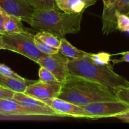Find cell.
I'll use <instances>...</instances> for the list:
<instances>
[{
    "label": "cell",
    "instance_id": "6da1fadb",
    "mask_svg": "<svg viewBox=\"0 0 129 129\" xmlns=\"http://www.w3.org/2000/svg\"><path fill=\"white\" fill-rule=\"evenodd\" d=\"M58 98L79 106L118 100L115 94L103 84L70 74L62 83Z\"/></svg>",
    "mask_w": 129,
    "mask_h": 129
},
{
    "label": "cell",
    "instance_id": "7a4b0ae2",
    "mask_svg": "<svg viewBox=\"0 0 129 129\" xmlns=\"http://www.w3.org/2000/svg\"><path fill=\"white\" fill-rule=\"evenodd\" d=\"M83 12L70 15L54 9L35 10L29 25L35 30L48 31L62 39L80 31Z\"/></svg>",
    "mask_w": 129,
    "mask_h": 129
},
{
    "label": "cell",
    "instance_id": "3957f363",
    "mask_svg": "<svg viewBox=\"0 0 129 129\" xmlns=\"http://www.w3.org/2000/svg\"><path fill=\"white\" fill-rule=\"evenodd\" d=\"M68 69L69 74L100 83L113 93L116 87L126 86L127 79L117 74L110 64L98 65L91 60L89 55L81 59L69 60Z\"/></svg>",
    "mask_w": 129,
    "mask_h": 129
},
{
    "label": "cell",
    "instance_id": "277c9868",
    "mask_svg": "<svg viewBox=\"0 0 129 129\" xmlns=\"http://www.w3.org/2000/svg\"><path fill=\"white\" fill-rule=\"evenodd\" d=\"M1 35L4 50L21 54L35 63L45 55L37 49L34 42V35L28 31Z\"/></svg>",
    "mask_w": 129,
    "mask_h": 129
},
{
    "label": "cell",
    "instance_id": "5b68a950",
    "mask_svg": "<svg viewBox=\"0 0 129 129\" xmlns=\"http://www.w3.org/2000/svg\"><path fill=\"white\" fill-rule=\"evenodd\" d=\"M80 107L85 110L91 120L115 117L129 110V105L118 100L96 102Z\"/></svg>",
    "mask_w": 129,
    "mask_h": 129
},
{
    "label": "cell",
    "instance_id": "8992f818",
    "mask_svg": "<svg viewBox=\"0 0 129 129\" xmlns=\"http://www.w3.org/2000/svg\"><path fill=\"white\" fill-rule=\"evenodd\" d=\"M119 14L129 15V0H115L107 7H103L102 14V32L108 35L116 31L117 16Z\"/></svg>",
    "mask_w": 129,
    "mask_h": 129
},
{
    "label": "cell",
    "instance_id": "52a82bcc",
    "mask_svg": "<svg viewBox=\"0 0 129 129\" xmlns=\"http://www.w3.org/2000/svg\"><path fill=\"white\" fill-rule=\"evenodd\" d=\"M69 59L59 52L53 54H45L39 59L37 64L50 71L57 81L63 83L69 74L68 62Z\"/></svg>",
    "mask_w": 129,
    "mask_h": 129
},
{
    "label": "cell",
    "instance_id": "ba28073f",
    "mask_svg": "<svg viewBox=\"0 0 129 129\" xmlns=\"http://www.w3.org/2000/svg\"><path fill=\"white\" fill-rule=\"evenodd\" d=\"M13 98L28 109L34 115L62 117L42 100L30 96L24 93L15 92Z\"/></svg>",
    "mask_w": 129,
    "mask_h": 129
},
{
    "label": "cell",
    "instance_id": "9c48e42d",
    "mask_svg": "<svg viewBox=\"0 0 129 129\" xmlns=\"http://www.w3.org/2000/svg\"><path fill=\"white\" fill-rule=\"evenodd\" d=\"M43 102L59 113L62 117H71L90 119L91 117L81 107L59 98L42 100Z\"/></svg>",
    "mask_w": 129,
    "mask_h": 129
},
{
    "label": "cell",
    "instance_id": "30bf717a",
    "mask_svg": "<svg viewBox=\"0 0 129 129\" xmlns=\"http://www.w3.org/2000/svg\"><path fill=\"white\" fill-rule=\"evenodd\" d=\"M62 86V83L60 82L46 83L39 80L30 84L24 93L40 100L58 98L60 93Z\"/></svg>",
    "mask_w": 129,
    "mask_h": 129
},
{
    "label": "cell",
    "instance_id": "8fae6325",
    "mask_svg": "<svg viewBox=\"0 0 129 129\" xmlns=\"http://www.w3.org/2000/svg\"><path fill=\"white\" fill-rule=\"evenodd\" d=\"M0 8L28 24L34 11V9L25 0H0Z\"/></svg>",
    "mask_w": 129,
    "mask_h": 129
},
{
    "label": "cell",
    "instance_id": "7c38bea8",
    "mask_svg": "<svg viewBox=\"0 0 129 129\" xmlns=\"http://www.w3.org/2000/svg\"><path fill=\"white\" fill-rule=\"evenodd\" d=\"M0 115L4 116H34L28 109L13 98L0 99Z\"/></svg>",
    "mask_w": 129,
    "mask_h": 129
},
{
    "label": "cell",
    "instance_id": "4fadbf2b",
    "mask_svg": "<svg viewBox=\"0 0 129 129\" xmlns=\"http://www.w3.org/2000/svg\"><path fill=\"white\" fill-rule=\"evenodd\" d=\"M37 81L29 79H18L11 77L5 76L0 74V85H2L13 91L16 93H24L30 84Z\"/></svg>",
    "mask_w": 129,
    "mask_h": 129
},
{
    "label": "cell",
    "instance_id": "5bb4252c",
    "mask_svg": "<svg viewBox=\"0 0 129 129\" xmlns=\"http://www.w3.org/2000/svg\"><path fill=\"white\" fill-rule=\"evenodd\" d=\"M59 52L66 57L69 60L79 59L88 56L89 53L79 50L73 46L69 42L65 37L60 39V45L59 48Z\"/></svg>",
    "mask_w": 129,
    "mask_h": 129
},
{
    "label": "cell",
    "instance_id": "9a60e30c",
    "mask_svg": "<svg viewBox=\"0 0 129 129\" xmlns=\"http://www.w3.org/2000/svg\"><path fill=\"white\" fill-rule=\"evenodd\" d=\"M59 10L70 15H76L83 12L85 5L82 0H55Z\"/></svg>",
    "mask_w": 129,
    "mask_h": 129
},
{
    "label": "cell",
    "instance_id": "2e32d148",
    "mask_svg": "<svg viewBox=\"0 0 129 129\" xmlns=\"http://www.w3.org/2000/svg\"><path fill=\"white\" fill-rule=\"evenodd\" d=\"M4 30L5 34H13L26 31L20 18L8 15L4 11Z\"/></svg>",
    "mask_w": 129,
    "mask_h": 129
},
{
    "label": "cell",
    "instance_id": "e0dca14e",
    "mask_svg": "<svg viewBox=\"0 0 129 129\" xmlns=\"http://www.w3.org/2000/svg\"><path fill=\"white\" fill-rule=\"evenodd\" d=\"M34 37L39 39L50 46L59 49L60 45V39L55 35L46 31H40L34 35Z\"/></svg>",
    "mask_w": 129,
    "mask_h": 129
},
{
    "label": "cell",
    "instance_id": "ac0fdd59",
    "mask_svg": "<svg viewBox=\"0 0 129 129\" xmlns=\"http://www.w3.org/2000/svg\"><path fill=\"white\" fill-rule=\"evenodd\" d=\"M35 10H59L55 0H25Z\"/></svg>",
    "mask_w": 129,
    "mask_h": 129
},
{
    "label": "cell",
    "instance_id": "d6986e66",
    "mask_svg": "<svg viewBox=\"0 0 129 129\" xmlns=\"http://www.w3.org/2000/svg\"><path fill=\"white\" fill-rule=\"evenodd\" d=\"M111 56L112 55L107 52H99L98 54L89 53V57L95 64L98 65H108L111 61Z\"/></svg>",
    "mask_w": 129,
    "mask_h": 129
},
{
    "label": "cell",
    "instance_id": "ffe728a7",
    "mask_svg": "<svg viewBox=\"0 0 129 129\" xmlns=\"http://www.w3.org/2000/svg\"><path fill=\"white\" fill-rule=\"evenodd\" d=\"M113 93L118 100L129 105V87L127 86H118L114 89Z\"/></svg>",
    "mask_w": 129,
    "mask_h": 129
},
{
    "label": "cell",
    "instance_id": "44dd1931",
    "mask_svg": "<svg viewBox=\"0 0 129 129\" xmlns=\"http://www.w3.org/2000/svg\"><path fill=\"white\" fill-rule=\"evenodd\" d=\"M34 42H35V45L37 47V49L43 54L48 55V54H56V53L59 52V49H58L50 46L42 40L36 39L35 37H34Z\"/></svg>",
    "mask_w": 129,
    "mask_h": 129
},
{
    "label": "cell",
    "instance_id": "7402d4cb",
    "mask_svg": "<svg viewBox=\"0 0 129 129\" xmlns=\"http://www.w3.org/2000/svg\"><path fill=\"white\" fill-rule=\"evenodd\" d=\"M39 81L46 83H52V82H59L54 74L42 66H40L39 69Z\"/></svg>",
    "mask_w": 129,
    "mask_h": 129
},
{
    "label": "cell",
    "instance_id": "603a6c76",
    "mask_svg": "<svg viewBox=\"0 0 129 129\" xmlns=\"http://www.w3.org/2000/svg\"><path fill=\"white\" fill-rule=\"evenodd\" d=\"M117 28L122 32L129 31V16L125 14H119L117 15Z\"/></svg>",
    "mask_w": 129,
    "mask_h": 129
},
{
    "label": "cell",
    "instance_id": "cb8c5ba5",
    "mask_svg": "<svg viewBox=\"0 0 129 129\" xmlns=\"http://www.w3.org/2000/svg\"><path fill=\"white\" fill-rule=\"evenodd\" d=\"M0 74L2 75L8 77H11V78H16L18 79H25V78H23L21 76L18 74L13 70H11V68L8 67L7 66L3 64L0 63Z\"/></svg>",
    "mask_w": 129,
    "mask_h": 129
},
{
    "label": "cell",
    "instance_id": "d4e9b609",
    "mask_svg": "<svg viewBox=\"0 0 129 129\" xmlns=\"http://www.w3.org/2000/svg\"><path fill=\"white\" fill-rule=\"evenodd\" d=\"M15 92L11 89L6 88L2 85H0V99L5 98H13Z\"/></svg>",
    "mask_w": 129,
    "mask_h": 129
},
{
    "label": "cell",
    "instance_id": "484cf974",
    "mask_svg": "<svg viewBox=\"0 0 129 129\" xmlns=\"http://www.w3.org/2000/svg\"><path fill=\"white\" fill-rule=\"evenodd\" d=\"M115 55H121L122 57L118 59H113L111 61L113 62V64H120L121 62H128L129 63V51L123 52L118 53Z\"/></svg>",
    "mask_w": 129,
    "mask_h": 129
},
{
    "label": "cell",
    "instance_id": "4316f807",
    "mask_svg": "<svg viewBox=\"0 0 129 129\" xmlns=\"http://www.w3.org/2000/svg\"><path fill=\"white\" fill-rule=\"evenodd\" d=\"M114 118H117V119L120 120L122 121V122H125V123H129V110L127 111L125 113H122V114L115 116Z\"/></svg>",
    "mask_w": 129,
    "mask_h": 129
},
{
    "label": "cell",
    "instance_id": "83f0119b",
    "mask_svg": "<svg viewBox=\"0 0 129 129\" xmlns=\"http://www.w3.org/2000/svg\"><path fill=\"white\" fill-rule=\"evenodd\" d=\"M4 11L0 9V35L5 34V30H4Z\"/></svg>",
    "mask_w": 129,
    "mask_h": 129
},
{
    "label": "cell",
    "instance_id": "f1b7e54d",
    "mask_svg": "<svg viewBox=\"0 0 129 129\" xmlns=\"http://www.w3.org/2000/svg\"><path fill=\"white\" fill-rule=\"evenodd\" d=\"M96 1L97 0H82V1L84 3V5H85V8H87L91 5H94Z\"/></svg>",
    "mask_w": 129,
    "mask_h": 129
},
{
    "label": "cell",
    "instance_id": "f546056e",
    "mask_svg": "<svg viewBox=\"0 0 129 129\" xmlns=\"http://www.w3.org/2000/svg\"><path fill=\"white\" fill-rule=\"evenodd\" d=\"M102 1L103 3V7H107L112 5L115 0H102Z\"/></svg>",
    "mask_w": 129,
    "mask_h": 129
},
{
    "label": "cell",
    "instance_id": "4dcf8cb0",
    "mask_svg": "<svg viewBox=\"0 0 129 129\" xmlns=\"http://www.w3.org/2000/svg\"><path fill=\"white\" fill-rule=\"evenodd\" d=\"M2 49H3V43L1 35H0V50H2Z\"/></svg>",
    "mask_w": 129,
    "mask_h": 129
},
{
    "label": "cell",
    "instance_id": "1f68e13d",
    "mask_svg": "<svg viewBox=\"0 0 129 129\" xmlns=\"http://www.w3.org/2000/svg\"><path fill=\"white\" fill-rule=\"evenodd\" d=\"M126 86H127L129 87V81L127 80V81H126Z\"/></svg>",
    "mask_w": 129,
    "mask_h": 129
},
{
    "label": "cell",
    "instance_id": "d6a6232c",
    "mask_svg": "<svg viewBox=\"0 0 129 129\" xmlns=\"http://www.w3.org/2000/svg\"><path fill=\"white\" fill-rule=\"evenodd\" d=\"M128 32H129V31H128Z\"/></svg>",
    "mask_w": 129,
    "mask_h": 129
},
{
    "label": "cell",
    "instance_id": "836d02e7",
    "mask_svg": "<svg viewBox=\"0 0 129 129\" xmlns=\"http://www.w3.org/2000/svg\"><path fill=\"white\" fill-rule=\"evenodd\" d=\"M128 16H129V15H128Z\"/></svg>",
    "mask_w": 129,
    "mask_h": 129
},
{
    "label": "cell",
    "instance_id": "e575fe53",
    "mask_svg": "<svg viewBox=\"0 0 129 129\" xmlns=\"http://www.w3.org/2000/svg\"><path fill=\"white\" fill-rule=\"evenodd\" d=\"M0 9H1V8H0Z\"/></svg>",
    "mask_w": 129,
    "mask_h": 129
}]
</instances>
